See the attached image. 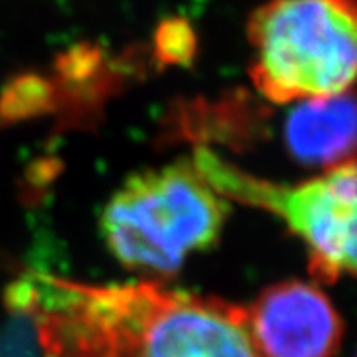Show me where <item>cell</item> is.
<instances>
[{
  "mask_svg": "<svg viewBox=\"0 0 357 357\" xmlns=\"http://www.w3.org/2000/svg\"><path fill=\"white\" fill-rule=\"evenodd\" d=\"M250 332L263 357H334L343 321L315 284L284 281L246 306Z\"/></svg>",
  "mask_w": 357,
  "mask_h": 357,
  "instance_id": "5b68a950",
  "label": "cell"
},
{
  "mask_svg": "<svg viewBox=\"0 0 357 357\" xmlns=\"http://www.w3.org/2000/svg\"><path fill=\"white\" fill-rule=\"evenodd\" d=\"M133 357H263L246 306L153 284Z\"/></svg>",
  "mask_w": 357,
  "mask_h": 357,
  "instance_id": "277c9868",
  "label": "cell"
},
{
  "mask_svg": "<svg viewBox=\"0 0 357 357\" xmlns=\"http://www.w3.org/2000/svg\"><path fill=\"white\" fill-rule=\"evenodd\" d=\"M284 142L296 160L330 169L354 160L356 102L352 91L299 100L284 123Z\"/></svg>",
  "mask_w": 357,
  "mask_h": 357,
  "instance_id": "8992f818",
  "label": "cell"
},
{
  "mask_svg": "<svg viewBox=\"0 0 357 357\" xmlns=\"http://www.w3.org/2000/svg\"><path fill=\"white\" fill-rule=\"evenodd\" d=\"M192 162L222 199L278 215L306 246L312 278L335 282L356 272V160L301 184L259 178L206 148H197Z\"/></svg>",
  "mask_w": 357,
  "mask_h": 357,
  "instance_id": "3957f363",
  "label": "cell"
},
{
  "mask_svg": "<svg viewBox=\"0 0 357 357\" xmlns=\"http://www.w3.org/2000/svg\"><path fill=\"white\" fill-rule=\"evenodd\" d=\"M354 0H268L248 19L250 79L275 104L352 91L357 64Z\"/></svg>",
  "mask_w": 357,
  "mask_h": 357,
  "instance_id": "6da1fadb",
  "label": "cell"
},
{
  "mask_svg": "<svg viewBox=\"0 0 357 357\" xmlns=\"http://www.w3.org/2000/svg\"><path fill=\"white\" fill-rule=\"evenodd\" d=\"M226 215V199L192 160H178L126 178L104 208L100 231L126 268L174 273L219 239Z\"/></svg>",
  "mask_w": 357,
  "mask_h": 357,
  "instance_id": "7a4b0ae2",
  "label": "cell"
}]
</instances>
